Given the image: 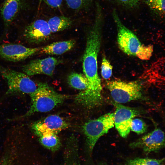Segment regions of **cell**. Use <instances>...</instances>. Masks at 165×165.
<instances>
[{"mask_svg":"<svg viewBox=\"0 0 165 165\" xmlns=\"http://www.w3.org/2000/svg\"><path fill=\"white\" fill-rule=\"evenodd\" d=\"M104 20L103 12L95 11L94 21L87 36L86 47L82 58V68L88 85L75 97L77 103L88 108L99 106L103 97L101 79L98 75L97 58L101 42V32Z\"/></svg>","mask_w":165,"mask_h":165,"instance_id":"obj_1","label":"cell"},{"mask_svg":"<svg viewBox=\"0 0 165 165\" xmlns=\"http://www.w3.org/2000/svg\"><path fill=\"white\" fill-rule=\"evenodd\" d=\"M36 91L30 94L31 105L24 114L10 120H17L31 115L36 112H47L63 103L69 96L59 93L45 82H39Z\"/></svg>","mask_w":165,"mask_h":165,"instance_id":"obj_2","label":"cell"},{"mask_svg":"<svg viewBox=\"0 0 165 165\" xmlns=\"http://www.w3.org/2000/svg\"><path fill=\"white\" fill-rule=\"evenodd\" d=\"M0 74L7 84L8 89L5 95L28 94L34 92L37 85L28 75L5 67L0 64Z\"/></svg>","mask_w":165,"mask_h":165,"instance_id":"obj_3","label":"cell"},{"mask_svg":"<svg viewBox=\"0 0 165 165\" xmlns=\"http://www.w3.org/2000/svg\"><path fill=\"white\" fill-rule=\"evenodd\" d=\"M106 86L117 103H126L144 98L141 86L137 81L112 80L107 81Z\"/></svg>","mask_w":165,"mask_h":165,"instance_id":"obj_4","label":"cell"},{"mask_svg":"<svg viewBox=\"0 0 165 165\" xmlns=\"http://www.w3.org/2000/svg\"><path fill=\"white\" fill-rule=\"evenodd\" d=\"M114 113H108L88 121L82 126L89 149L92 151L98 139L113 127Z\"/></svg>","mask_w":165,"mask_h":165,"instance_id":"obj_5","label":"cell"},{"mask_svg":"<svg viewBox=\"0 0 165 165\" xmlns=\"http://www.w3.org/2000/svg\"><path fill=\"white\" fill-rule=\"evenodd\" d=\"M113 20L117 32V42L120 50L130 56H135L141 44L137 36L127 28L120 20L116 10L112 12Z\"/></svg>","mask_w":165,"mask_h":165,"instance_id":"obj_6","label":"cell"},{"mask_svg":"<svg viewBox=\"0 0 165 165\" xmlns=\"http://www.w3.org/2000/svg\"><path fill=\"white\" fill-rule=\"evenodd\" d=\"M112 104L116 108L114 113L115 127L120 135L126 138L130 133L133 119L141 114V112L137 108L126 106L115 101Z\"/></svg>","mask_w":165,"mask_h":165,"instance_id":"obj_7","label":"cell"},{"mask_svg":"<svg viewBox=\"0 0 165 165\" xmlns=\"http://www.w3.org/2000/svg\"><path fill=\"white\" fill-rule=\"evenodd\" d=\"M132 148H140L146 153L156 152L165 148V133L156 128L130 144Z\"/></svg>","mask_w":165,"mask_h":165,"instance_id":"obj_8","label":"cell"},{"mask_svg":"<svg viewBox=\"0 0 165 165\" xmlns=\"http://www.w3.org/2000/svg\"><path fill=\"white\" fill-rule=\"evenodd\" d=\"M69 124L62 118L56 115L48 116L44 119L33 123L31 128L39 137L47 134H57L68 127Z\"/></svg>","mask_w":165,"mask_h":165,"instance_id":"obj_9","label":"cell"},{"mask_svg":"<svg viewBox=\"0 0 165 165\" xmlns=\"http://www.w3.org/2000/svg\"><path fill=\"white\" fill-rule=\"evenodd\" d=\"M41 47L29 48L20 44L7 43L0 45V57L9 61H22L40 51Z\"/></svg>","mask_w":165,"mask_h":165,"instance_id":"obj_10","label":"cell"},{"mask_svg":"<svg viewBox=\"0 0 165 165\" xmlns=\"http://www.w3.org/2000/svg\"><path fill=\"white\" fill-rule=\"evenodd\" d=\"M51 33L47 21L41 19L36 20L27 26L23 36L29 43L38 44L48 40Z\"/></svg>","mask_w":165,"mask_h":165,"instance_id":"obj_11","label":"cell"},{"mask_svg":"<svg viewBox=\"0 0 165 165\" xmlns=\"http://www.w3.org/2000/svg\"><path fill=\"white\" fill-rule=\"evenodd\" d=\"M61 60L52 57L31 61L22 66L23 72L28 76L43 74L52 75Z\"/></svg>","mask_w":165,"mask_h":165,"instance_id":"obj_12","label":"cell"},{"mask_svg":"<svg viewBox=\"0 0 165 165\" xmlns=\"http://www.w3.org/2000/svg\"><path fill=\"white\" fill-rule=\"evenodd\" d=\"M24 5V0H5L0 10L5 32Z\"/></svg>","mask_w":165,"mask_h":165,"instance_id":"obj_13","label":"cell"},{"mask_svg":"<svg viewBox=\"0 0 165 165\" xmlns=\"http://www.w3.org/2000/svg\"><path fill=\"white\" fill-rule=\"evenodd\" d=\"M74 39L53 42L41 47L40 52L47 54L60 55L71 50L75 46Z\"/></svg>","mask_w":165,"mask_h":165,"instance_id":"obj_14","label":"cell"},{"mask_svg":"<svg viewBox=\"0 0 165 165\" xmlns=\"http://www.w3.org/2000/svg\"><path fill=\"white\" fill-rule=\"evenodd\" d=\"M47 22L52 33L64 30L70 27L72 24L70 18L64 16L53 17Z\"/></svg>","mask_w":165,"mask_h":165,"instance_id":"obj_15","label":"cell"},{"mask_svg":"<svg viewBox=\"0 0 165 165\" xmlns=\"http://www.w3.org/2000/svg\"><path fill=\"white\" fill-rule=\"evenodd\" d=\"M39 140L43 147L52 152L58 150L61 146L60 140L56 134H45L39 137Z\"/></svg>","mask_w":165,"mask_h":165,"instance_id":"obj_16","label":"cell"},{"mask_svg":"<svg viewBox=\"0 0 165 165\" xmlns=\"http://www.w3.org/2000/svg\"><path fill=\"white\" fill-rule=\"evenodd\" d=\"M69 85L74 89L83 91L88 85V81L84 74L72 72L69 75L67 78Z\"/></svg>","mask_w":165,"mask_h":165,"instance_id":"obj_17","label":"cell"},{"mask_svg":"<svg viewBox=\"0 0 165 165\" xmlns=\"http://www.w3.org/2000/svg\"><path fill=\"white\" fill-rule=\"evenodd\" d=\"M151 10L159 16L165 15V0H142Z\"/></svg>","mask_w":165,"mask_h":165,"instance_id":"obj_18","label":"cell"},{"mask_svg":"<svg viewBox=\"0 0 165 165\" xmlns=\"http://www.w3.org/2000/svg\"><path fill=\"white\" fill-rule=\"evenodd\" d=\"M93 0H65L68 6L71 9L80 11L87 9Z\"/></svg>","mask_w":165,"mask_h":165,"instance_id":"obj_19","label":"cell"},{"mask_svg":"<svg viewBox=\"0 0 165 165\" xmlns=\"http://www.w3.org/2000/svg\"><path fill=\"white\" fill-rule=\"evenodd\" d=\"M147 129L146 123L141 119L136 118L133 119L130 125V130L137 134H140L145 132Z\"/></svg>","mask_w":165,"mask_h":165,"instance_id":"obj_20","label":"cell"},{"mask_svg":"<svg viewBox=\"0 0 165 165\" xmlns=\"http://www.w3.org/2000/svg\"><path fill=\"white\" fill-rule=\"evenodd\" d=\"M153 51L152 45H141L136 52V56L142 60H148L151 57Z\"/></svg>","mask_w":165,"mask_h":165,"instance_id":"obj_21","label":"cell"},{"mask_svg":"<svg viewBox=\"0 0 165 165\" xmlns=\"http://www.w3.org/2000/svg\"><path fill=\"white\" fill-rule=\"evenodd\" d=\"M112 66L105 57H103L101 64V75L105 79H109L112 75Z\"/></svg>","mask_w":165,"mask_h":165,"instance_id":"obj_22","label":"cell"},{"mask_svg":"<svg viewBox=\"0 0 165 165\" xmlns=\"http://www.w3.org/2000/svg\"><path fill=\"white\" fill-rule=\"evenodd\" d=\"M113 3L128 9L137 7L141 0H110Z\"/></svg>","mask_w":165,"mask_h":165,"instance_id":"obj_23","label":"cell"},{"mask_svg":"<svg viewBox=\"0 0 165 165\" xmlns=\"http://www.w3.org/2000/svg\"><path fill=\"white\" fill-rule=\"evenodd\" d=\"M139 160L147 165H161L162 160L148 158H138Z\"/></svg>","mask_w":165,"mask_h":165,"instance_id":"obj_24","label":"cell"},{"mask_svg":"<svg viewBox=\"0 0 165 165\" xmlns=\"http://www.w3.org/2000/svg\"><path fill=\"white\" fill-rule=\"evenodd\" d=\"M49 6L53 8L60 7L63 0H42Z\"/></svg>","mask_w":165,"mask_h":165,"instance_id":"obj_25","label":"cell"},{"mask_svg":"<svg viewBox=\"0 0 165 165\" xmlns=\"http://www.w3.org/2000/svg\"><path fill=\"white\" fill-rule=\"evenodd\" d=\"M126 165H147L141 161L138 158L128 160L126 162Z\"/></svg>","mask_w":165,"mask_h":165,"instance_id":"obj_26","label":"cell"},{"mask_svg":"<svg viewBox=\"0 0 165 165\" xmlns=\"http://www.w3.org/2000/svg\"><path fill=\"white\" fill-rule=\"evenodd\" d=\"M0 165H13L12 162L8 158H5L0 163Z\"/></svg>","mask_w":165,"mask_h":165,"instance_id":"obj_27","label":"cell"},{"mask_svg":"<svg viewBox=\"0 0 165 165\" xmlns=\"http://www.w3.org/2000/svg\"></svg>","mask_w":165,"mask_h":165,"instance_id":"obj_28","label":"cell"}]
</instances>
